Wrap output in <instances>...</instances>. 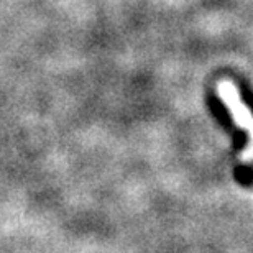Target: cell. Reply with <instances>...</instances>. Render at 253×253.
<instances>
[{"label": "cell", "mask_w": 253, "mask_h": 253, "mask_svg": "<svg viewBox=\"0 0 253 253\" xmlns=\"http://www.w3.org/2000/svg\"><path fill=\"white\" fill-rule=\"evenodd\" d=\"M219 95L222 99V102L225 104L227 110L232 114L234 122L240 126V128H247L250 133V143L247 146V150L242 153V161L244 163H250L253 160V115L250 112V109L247 107L244 100L240 99L239 89L235 87L234 83L230 81H222L219 84Z\"/></svg>", "instance_id": "obj_1"}]
</instances>
